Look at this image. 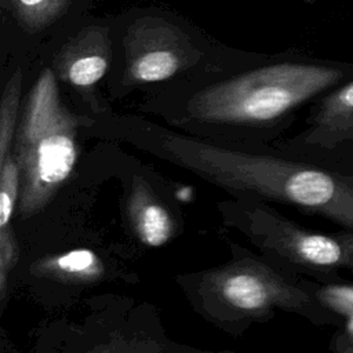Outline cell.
Masks as SVG:
<instances>
[{
  "mask_svg": "<svg viewBox=\"0 0 353 353\" xmlns=\"http://www.w3.org/2000/svg\"><path fill=\"white\" fill-rule=\"evenodd\" d=\"M12 145L21 179L18 211L28 219L55 197L79 157L76 119L61 103L55 76L48 68L29 91Z\"/></svg>",
  "mask_w": 353,
  "mask_h": 353,
  "instance_id": "1",
  "label": "cell"
},
{
  "mask_svg": "<svg viewBox=\"0 0 353 353\" xmlns=\"http://www.w3.org/2000/svg\"><path fill=\"white\" fill-rule=\"evenodd\" d=\"M343 69L284 62L241 73L199 91L189 102L197 120L216 124L276 121L345 79Z\"/></svg>",
  "mask_w": 353,
  "mask_h": 353,
  "instance_id": "2",
  "label": "cell"
},
{
  "mask_svg": "<svg viewBox=\"0 0 353 353\" xmlns=\"http://www.w3.org/2000/svg\"><path fill=\"white\" fill-rule=\"evenodd\" d=\"M196 295L200 309L222 323L265 319L276 309L302 314L314 310L307 291L251 258L203 273Z\"/></svg>",
  "mask_w": 353,
  "mask_h": 353,
  "instance_id": "3",
  "label": "cell"
},
{
  "mask_svg": "<svg viewBox=\"0 0 353 353\" xmlns=\"http://www.w3.org/2000/svg\"><path fill=\"white\" fill-rule=\"evenodd\" d=\"M229 200L219 204L225 223L240 230L270 258L302 270L330 272L353 268V233L338 236L301 228L259 200Z\"/></svg>",
  "mask_w": 353,
  "mask_h": 353,
  "instance_id": "4",
  "label": "cell"
},
{
  "mask_svg": "<svg viewBox=\"0 0 353 353\" xmlns=\"http://www.w3.org/2000/svg\"><path fill=\"white\" fill-rule=\"evenodd\" d=\"M125 77L154 83L172 77L194 59V48L176 26L160 18L135 21L124 37Z\"/></svg>",
  "mask_w": 353,
  "mask_h": 353,
  "instance_id": "5",
  "label": "cell"
},
{
  "mask_svg": "<svg viewBox=\"0 0 353 353\" xmlns=\"http://www.w3.org/2000/svg\"><path fill=\"white\" fill-rule=\"evenodd\" d=\"M294 145L328 167L345 171L353 164V80L327 94ZM347 172V171H346Z\"/></svg>",
  "mask_w": 353,
  "mask_h": 353,
  "instance_id": "6",
  "label": "cell"
},
{
  "mask_svg": "<svg viewBox=\"0 0 353 353\" xmlns=\"http://www.w3.org/2000/svg\"><path fill=\"white\" fill-rule=\"evenodd\" d=\"M110 55L108 29L90 26L62 47L55 66L65 81L79 88H87L105 76Z\"/></svg>",
  "mask_w": 353,
  "mask_h": 353,
  "instance_id": "7",
  "label": "cell"
},
{
  "mask_svg": "<svg viewBox=\"0 0 353 353\" xmlns=\"http://www.w3.org/2000/svg\"><path fill=\"white\" fill-rule=\"evenodd\" d=\"M127 218L137 239L148 247H160L174 236L175 223L150 185L135 178L127 200Z\"/></svg>",
  "mask_w": 353,
  "mask_h": 353,
  "instance_id": "8",
  "label": "cell"
},
{
  "mask_svg": "<svg viewBox=\"0 0 353 353\" xmlns=\"http://www.w3.org/2000/svg\"><path fill=\"white\" fill-rule=\"evenodd\" d=\"M19 167L12 152L0 159V302L4 305L8 276L19 259L11 218L19 200Z\"/></svg>",
  "mask_w": 353,
  "mask_h": 353,
  "instance_id": "9",
  "label": "cell"
},
{
  "mask_svg": "<svg viewBox=\"0 0 353 353\" xmlns=\"http://www.w3.org/2000/svg\"><path fill=\"white\" fill-rule=\"evenodd\" d=\"M36 276L66 284H91L102 279L105 266L102 259L91 250L79 248L39 259L33 263Z\"/></svg>",
  "mask_w": 353,
  "mask_h": 353,
  "instance_id": "10",
  "label": "cell"
},
{
  "mask_svg": "<svg viewBox=\"0 0 353 353\" xmlns=\"http://www.w3.org/2000/svg\"><path fill=\"white\" fill-rule=\"evenodd\" d=\"M314 296L323 307L334 310L345 319V330L336 338V347L353 353V287L324 285L316 291Z\"/></svg>",
  "mask_w": 353,
  "mask_h": 353,
  "instance_id": "11",
  "label": "cell"
},
{
  "mask_svg": "<svg viewBox=\"0 0 353 353\" xmlns=\"http://www.w3.org/2000/svg\"><path fill=\"white\" fill-rule=\"evenodd\" d=\"M21 84H22V74H21V70L17 69L15 73L7 81L1 95L0 159L6 157L12 149L14 137L18 127L17 120H18V110H19V102H21Z\"/></svg>",
  "mask_w": 353,
  "mask_h": 353,
  "instance_id": "12",
  "label": "cell"
},
{
  "mask_svg": "<svg viewBox=\"0 0 353 353\" xmlns=\"http://www.w3.org/2000/svg\"><path fill=\"white\" fill-rule=\"evenodd\" d=\"M72 0H11L12 11L29 30H39L51 25L69 7Z\"/></svg>",
  "mask_w": 353,
  "mask_h": 353,
  "instance_id": "13",
  "label": "cell"
}]
</instances>
